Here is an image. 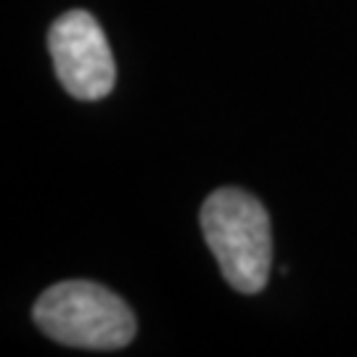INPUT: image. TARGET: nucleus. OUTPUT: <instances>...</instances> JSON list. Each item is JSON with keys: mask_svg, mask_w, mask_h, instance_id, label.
Instances as JSON below:
<instances>
[{"mask_svg": "<svg viewBox=\"0 0 357 357\" xmlns=\"http://www.w3.org/2000/svg\"><path fill=\"white\" fill-rule=\"evenodd\" d=\"M35 323L51 339L79 349H122L138 328L125 299L93 281L51 286L35 305Z\"/></svg>", "mask_w": 357, "mask_h": 357, "instance_id": "nucleus-2", "label": "nucleus"}, {"mask_svg": "<svg viewBox=\"0 0 357 357\" xmlns=\"http://www.w3.org/2000/svg\"><path fill=\"white\" fill-rule=\"evenodd\" d=\"M56 75L69 96L98 101L114 88L116 69L101 24L85 11H69L48 32Z\"/></svg>", "mask_w": 357, "mask_h": 357, "instance_id": "nucleus-3", "label": "nucleus"}, {"mask_svg": "<svg viewBox=\"0 0 357 357\" xmlns=\"http://www.w3.org/2000/svg\"><path fill=\"white\" fill-rule=\"evenodd\" d=\"M202 228L225 281L241 294L262 291L273 259L265 206L241 188H220L202 206Z\"/></svg>", "mask_w": 357, "mask_h": 357, "instance_id": "nucleus-1", "label": "nucleus"}]
</instances>
